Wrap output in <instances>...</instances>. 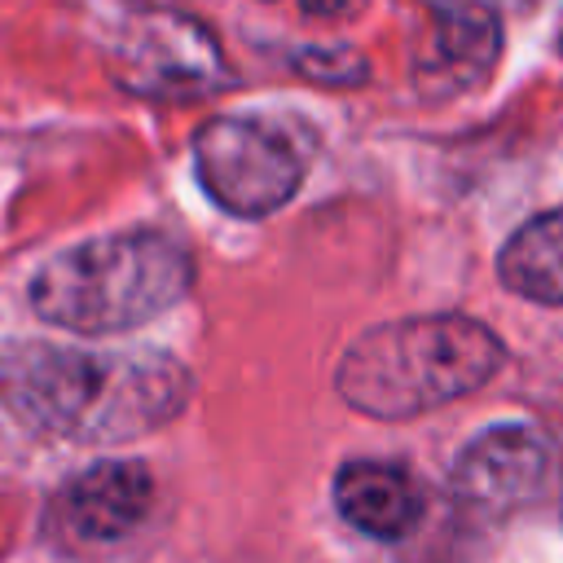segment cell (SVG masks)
Returning a JSON list of instances; mask_svg holds the SVG:
<instances>
[{"label":"cell","instance_id":"cell-10","mask_svg":"<svg viewBox=\"0 0 563 563\" xmlns=\"http://www.w3.org/2000/svg\"><path fill=\"white\" fill-rule=\"evenodd\" d=\"M497 268L515 295L532 303H563V207L515 229Z\"/></svg>","mask_w":563,"mask_h":563},{"label":"cell","instance_id":"cell-4","mask_svg":"<svg viewBox=\"0 0 563 563\" xmlns=\"http://www.w3.org/2000/svg\"><path fill=\"white\" fill-rule=\"evenodd\" d=\"M194 172L224 211L268 216L295 198L303 158L277 128L224 114L194 132Z\"/></svg>","mask_w":563,"mask_h":563},{"label":"cell","instance_id":"cell-13","mask_svg":"<svg viewBox=\"0 0 563 563\" xmlns=\"http://www.w3.org/2000/svg\"><path fill=\"white\" fill-rule=\"evenodd\" d=\"M559 48H563V35H559Z\"/></svg>","mask_w":563,"mask_h":563},{"label":"cell","instance_id":"cell-2","mask_svg":"<svg viewBox=\"0 0 563 563\" xmlns=\"http://www.w3.org/2000/svg\"><path fill=\"white\" fill-rule=\"evenodd\" d=\"M501 365V339L462 312L405 317L347 343L334 369L339 396L369 418H413L471 396Z\"/></svg>","mask_w":563,"mask_h":563},{"label":"cell","instance_id":"cell-1","mask_svg":"<svg viewBox=\"0 0 563 563\" xmlns=\"http://www.w3.org/2000/svg\"><path fill=\"white\" fill-rule=\"evenodd\" d=\"M0 400L53 440L123 444L185 409L189 374L163 352H88L31 339L4 347Z\"/></svg>","mask_w":563,"mask_h":563},{"label":"cell","instance_id":"cell-5","mask_svg":"<svg viewBox=\"0 0 563 563\" xmlns=\"http://www.w3.org/2000/svg\"><path fill=\"white\" fill-rule=\"evenodd\" d=\"M559 471V449L550 444L545 431L528 422H506L479 431L453 462V493L484 510V515H506L545 493V484Z\"/></svg>","mask_w":563,"mask_h":563},{"label":"cell","instance_id":"cell-12","mask_svg":"<svg viewBox=\"0 0 563 563\" xmlns=\"http://www.w3.org/2000/svg\"><path fill=\"white\" fill-rule=\"evenodd\" d=\"M559 515H563V497H559Z\"/></svg>","mask_w":563,"mask_h":563},{"label":"cell","instance_id":"cell-11","mask_svg":"<svg viewBox=\"0 0 563 563\" xmlns=\"http://www.w3.org/2000/svg\"><path fill=\"white\" fill-rule=\"evenodd\" d=\"M299 70L312 79H325V84H356L365 75V62L352 57L347 48H303Z\"/></svg>","mask_w":563,"mask_h":563},{"label":"cell","instance_id":"cell-6","mask_svg":"<svg viewBox=\"0 0 563 563\" xmlns=\"http://www.w3.org/2000/svg\"><path fill=\"white\" fill-rule=\"evenodd\" d=\"M224 66L211 35L189 18H154L123 44L119 79L145 97H198L220 84Z\"/></svg>","mask_w":563,"mask_h":563},{"label":"cell","instance_id":"cell-3","mask_svg":"<svg viewBox=\"0 0 563 563\" xmlns=\"http://www.w3.org/2000/svg\"><path fill=\"white\" fill-rule=\"evenodd\" d=\"M194 282L189 251L158 229H128L79 242L31 282V308L75 334H119L185 299Z\"/></svg>","mask_w":563,"mask_h":563},{"label":"cell","instance_id":"cell-9","mask_svg":"<svg viewBox=\"0 0 563 563\" xmlns=\"http://www.w3.org/2000/svg\"><path fill=\"white\" fill-rule=\"evenodd\" d=\"M334 506L352 528L387 541V537H405L418 523L422 493L400 466L356 457L343 462L334 475Z\"/></svg>","mask_w":563,"mask_h":563},{"label":"cell","instance_id":"cell-8","mask_svg":"<svg viewBox=\"0 0 563 563\" xmlns=\"http://www.w3.org/2000/svg\"><path fill=\"white\" fill-rule=\"evenodd\" d=\"M497 48H501L497 18L479 0H449L444 9H435L427 53L418 57V75H413L418 92L449 97L475 88L493 70Z\"/></svg>","mask_w":563,"mask_h":563},{"label":"cell","instance_id":"cell-7","mask_svg":"<svg viewBox=\"0 0 563 563\" xmlns=\"http://www.w3.org/2000/svg\"><path fill=\"white\" fill-rule=\"evenodd\" d=\"M154 501V479L141 462H97L62 488L57 519L84 545H110L128 537Z\"/></svg>","mask_w":563,"mask_h":563}]
</instances>
